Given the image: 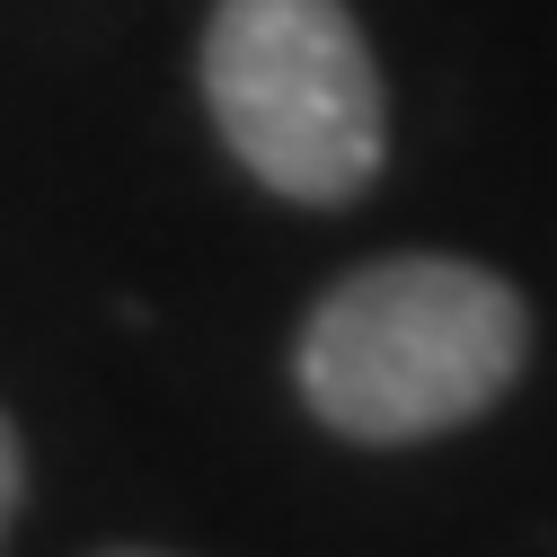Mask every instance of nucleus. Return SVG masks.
I'll list each match as a JSON object with an SVG mask.
<instances>
[{
  "label": "nucleus",
  "mask_w": 557,
  "mask_h": 557,
  "mask_svg": "<svg viewBox=\"0 0 557 557\" xmlns=\"http://www.w3.org/2000/svg\"><path fill=\"white\" fill-rule=\"evenodd\" d=\"M531 363V301L478 257H372L310 301L293 389L336 443L407 451L505 407Z\"/></svg>",
  "instance_id": "nucleus-1"
},
{
  "label": "nucleus",
  "mask_w": 557,
  "mask_h": 557,
  "mask_svg": "<svg viewBox=\"0 0 557 557\" xmlns=\"http://www.w3.org/2000/svg\"><path fill=\"white\" fill-rule=\"evenodd\" d=\"M203 107L231 160L284 203L336 213L389 160V89L345 0H213Z\"/></svg>",
  "instance_id": "nucleus-2"
},
{
  "label": "nucleus",
  "mask_w": 557,
  "mask_h": 557,
  "mask_svg": "<svg viewBox=\"0 0 557 557\" xmlns=\"http://www.w3.org/2000/svg\"><path fill=\"white\" fill-rule=\"evenodd\" d=\"M18 505H27V451H18V425L0 416V540H10Z\"/></svg>",
  "instance_id": "nucleus-3"
},
{
  "label": "nucleus",
  "mask_w": 557,
  "mask_h": 557,
  "mask_svg": "<svg viewBox=\"0 0 557 557\" xmlns=\"http://www.w3.org/2000/svg\"><path fill=\"white\" fill-rule=\"evenodd\" d=\"M107 557H169V548H107Z\"/></svg>",
  "instance_id": "nucleus-4"
}]
</instances>
